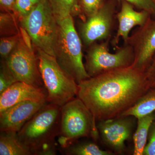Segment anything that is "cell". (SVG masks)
Returning a JSON list of instances; mask_svg holds the SVG:
<instances>
[{
	"label": "cell",
	"mask_w": 155,
	"mask_h": 155,
	"mask_svg": "<svg viewBox=\"0 0 155 155\" xmlns=\"http://www.w3.org/2000/svg\"><path fill=\"white\" fill-rule=\"evenodd\" d=\"M125 1L141 10L149 12L155 18V0H119Z\"/></svg>",
	"instance_id": "obj_25"
},
{
	"label": "cell",
	"mask_w": 155,
	"mask_h": 155,
	"mask_svg": "<svg viewBox=\"0 0 155 155\" xmlns=\"http://www.w3.org/2000/svg\"><path fill=\"white\" fill-rule=\"evenodd\" d=\"M18 17L10 12L2 11L0 14V31L1 36H10L20 33L17 25ZM19 19V18H18Z\"/></svg>",
	"instance_id": "obj_20"
},
{
	"label": "cell",
	"mask_w": 155,
	"mask_h": 155,
	"mask_svg": "<svg viewBox=\"0 0 155 155\" xmlns=\"http://www.w3.org/2000/svg\"><path fill=\"white\" fill-rule=\"evenodd\" d=\"M35 5L31 0H16L15 14L19 20L28 16L33 10Z\"/></svg>",
	"instance_id": "obj_24"
},
{
	"label": "cell",
	"mask_w": 155,
	"mask_h": 155,
	"mask_svg": "<svg viewBox=\"0 0 155 155\" xmlns=\"http://www.w3.org/2000/svg\"><path fill=\"white\" fill-rule=\"evenodd\" d=\"M57 22L55 57L59 65L78 84L90 78L83 64L81 40L74 26L72 15Z\"/></svg>",
	"instance_id": "obj_3"
},
{
	"label": "cell",
	"mask_w": 155,
	"mask_h": 155,
	"mask_svg": "<svg viewBox=\"0 0 155 155\" xmlns=\"http://www.w3.org/2000/svg\"><path fill=\"white\" fill-rule=\"evenodd\" d=\"M148 142L145 147L143 155H155V121L150 127Z\"/></svg>",
	"instance_id": "obj_26"
},
{
	"label": "cell",
	"mask_w": 155,
	"mask_h": 155,
	"mask_svg": "<svg viewBox=\"0 0 155 155\" xmlns=\"http://www.w3.org/2000/svg\"><path fill=\"white\" fill-rule=\"evenodd\" d=\"M131 117L119 116L115 119L98 121L97 124L102 141L114 152H123L125 141L131 137L134 122Z\"/></svg>",
	"instance_id": "obj_11"
},
{
	"label": "cell",
	"mask_w": 155,
	"mask_h": 155,
	"mask_svg": "<svg viewBox=\"0 0 155 155\" xmlns=\"http://www.w3.org/2000/svg\"><path fill=\"white\" fill-rule=\"evenodd\" d=\"M119 25L113 42L114 46L118 44L120 38L127 41L131 29L137 26H142L152 17L149 12L141 10L135 11L133 5L125 1H122L121 8L117 15Z\"/></svg>",
	"instance_id": "obj_14"
},
{
	"label": "cell",
	"mask_w": 155,
	"mask_h": 155,
	"mask_svg": "<svg viewBox=\"0 0 155 155\" xmlns=\"http://www.w3.org/2000/svg\"><path fill=\"white\" fill-rule=\"evenodd\" d=\"M61 107L47 103L17 132L32 155H55L60 132Z\"/></svg>",
	"instance_id": "obj_2"
},
{
	"label": "cell",
	"mask_w": 155,
	"mask_h": 155,
	"mask_svg": "<svg viewBox=\"0 0 155 155\" xmlns=\"http://www.w3.org/2000/svg\"><path fill=\"white\" fill-rule=\"evenodd\" d=\"M96 122L91 112L78 97L72 99L61 107L59 147H64L78 139L98 138Z\"/></svg>",
	"instance_id": "obj_5"
},
{
	"label": "cell",
	"mask_w": 155,
	"mask_h": 155,
	"mask_svg": "<svg viewBox=\"0 0 155 155\" xmlns=\"http://www.w3.org/2000/svg\"><path fill=\"white\" fill-rule=\"evenodd\" d=\"M5 61L17 81L45 87L39 70L37 56L34 51L27 47L21 37L16 47Z\"/></svg>",
	"instance_id": "obj_8"
},
{
	"label": "cell",
	"mask_w": 155,
	"mask_h": 155,
	"mask_svg": "<svg viewBox=\"0 0 155 155\" xmlns=\"http://www.w3.org/2000/svg\"><path fill=\"white\" fill-rule=\"evenodd\" d=\"M21 38L20 34L10 36L2 37L0 40V54L3 60H5L14 49Z\"/></svg>",
	"instance_id": "obj_21"
},
{
	"label": "cell",
	"mask_w": 155,
	"mask_h": 155,
	"mask_svg": "<svg viewBox=\"0 0 155 155\" xmlns=\"http://www.w3.org/2000/svg\"><path fill=\"white\" fill-rule=\"evenodd\" d=\"M57 21L80 12L79 0H48Z\"/></svg>",
	"instance_id": "obj_19"
},
{
	"label": "cell",
	"mask_w": 155,
	"mask_h": 155,
	"mask_svg": "<svg viewBox=\"0 0 155 155\" xmlns=\"http://www.w3.org/2000/svg\"><path fill=\"white\" fill-rule=\"evenodd\" d=\"M19 21L30 35L34 47L55 57L58 23L48 0H41Z\"/></svg>",
	"instance_id": "obj_6"
},
{
	"label": "cell",
	"mask_w": 155,
	"mask_h": 155,
	"mask_svg": "<svg viewBox=\"0 0 155 155\" xmlns=\"http://www.w3.org/2000/svg\"><path fill=\"white\" fill-rule=\"evenodd\" d=\"M81 10L87 17L94 15L101 8L104 3V0H79Z\"/></svg>",
	"instance_id": "obj_23"
},
{
	"label": "cell",
	"mask_w": 155,
	"mask_h": 155,
	"mask_svg": "<svg viewBox=\"0 0 155 155\" xmlns=\"http://www.w3.org/2000/svg\"><path fill=\"white\" fill-rule=\"evenodd\" d=\"M0 155H32L19 140L17 132L12 131H1Z\"/></svg>",
	"instance_id": "obj_15"
},
{
	"label": "cell",
	"mask_w": 155,
	"mask_h": 155,
	"mask_svg": "<svg viewBox=\"0 0 155 155\" xmlns=\"http://www.w3.org/2000/svg\"><path fill=\"white\" fill-rule=\"evenodd\" d=\"M137 125L133 136L134 155H143L147 143L150 127L155 121V113L137 119Z\"/></svg>",
	"instance_id": "obj_16"
},
{
	"label": "cell",
	"mask_w": 155,
	"mask_h": 155,
	"mask_svg": "<svg viewBox=\"0 0 155 155\" xmlns=\"http://www.w3.org/2000/svg\"><path fill=\"white\" fill-rule=\"evenodd\" d=\"M31 1L33 3L34 5H36L41 0H31Z\"/></svg>",
	"instance_id": "obj_30"
},
{
	"label": "cell",
	"mask_w": 155,
	"mask_h": 155,
	"mask_svg": "<svg viewBox=\"0 0 155 155\" xmlns=\"http://www.w3.org/2000/svg\"><path fill=\"white\" fill-rule=\"evenodd\" d=\"M146 77L150 88L155 87V55L146 71Z\"/></svg>",
	"instance_id": "obj_27"
},
{
	"label": "cell",
	"mask_w": 155,
	"mask_h": 155,
	"mask_svg": "<svg viewBox=\"0 0 155 155\" xmlns=\"http://www.w3.org/2000/svg\"><path fill=\"white\" fill-rule=\"evenodd\" d=\"M47 101H25L0 113V130L18 132L39 110Z\"/></svg>",
	"instance_id": "obj_12"
},
{
	"label": "cell",
	"mask_w": 155,
	"mask_h": 155,
	"mask_svg": "<svg viewBox=\"0 0 155 155\" xmlns=\"http://www.w3.org/2000/svg\"><path fill=\"white\" fill-rule=\"evenodd\" d=\"M16 0H0V6L2 11L15 14Z\"/></svg>",
	"instance_id": "obj_28"
},
{
	"label": "cell",
	"mask_w": 155,
	"mask_h": 155,
	"mask_svg": "<svg viewBox=\"0 0 155 155\" xmlns=\"http://www.w3.org/2000/svg\"><path fill=\"white\" fill-rule=\"evenodd\" d=\"M19 31H20L21 38H22L24 43L27 46L28 48L30 49L31 51H34V47L32 40H31V37L28 31L21 25L19 26Z\"/></svg>",
	"instance_id": "obj_29"
},
{
	"label": "cell",
	"mask_w": 155,
	"mask_h": 155,
	"mask_svg": "<svg viewBox=\"0 0 155 155\" xmlns=\"http://www.w3.org/2000/svg\"><path fill=\"white\" fill-rule=\"evenodd\" d=\"M155 112V87L151 88L131 107L120 116H132L137 119Z\"/></svg>",
	"instance_id": "obj_17"
},
{
	"label": "cell",
	"mask_w": 155,
	"mask_h": 155,
	"mask_svg": "<svg viewBox=\"0 0 155 155\" xmlns=\"http://www.w3.org/2000/svg\"><path fill=\"white\" fill-rule=\"evenodd\" d=\"M38 68L48 103L62 107L77 97L78 84L58 64L55 57L36 49Z\"/></svg>",
	"instance_id": "obj_4"
},
{
	"label": "cell",
	"mask_w": 155,
	"mask_h": 155,
	"mask_svg": "<svg viewBox=\"0 0 155 155\" xmlns=\"http://www.w3.org/2000/svg\"><path fill=\"white\" fill-rule=\"evenodd\" d=\"M17 81L6 64L5 61L2 60L0 71V94Z\"/></svg>",
	"instance_id": "obj_22"
},
{
	"label": "cell",
	"mask_w": 155,
	"mask_h": 155,
	"mask_svg": "<svg viewBox=\"0 0 155 155\" xmlns=\"http://www.w3.org/2000/svg\"><path fill=\"white\" fill-rule=\"evenodd\" d=\"M78 87L77 97L96 122L121 116L150 89L145 72L132 66L90 77Z\"/></svg>",
	"instance_id": "obj_1"
},
{
	"label": "cell",
	"mask_w": 155,
	"mask_h": 155,
	"mask_svg": "<svg viewBox=\"0 0 155 155\" xmlns=\"http://www.w3.org/2000/svg\"><path fill=\"white\" fill-rule=\"evenodd\" d=\"M45 87H38L17 81L0 94V113L18 103L25 101H47Z\"/></svg>",
	"instance_id": "obj_13"
},
{
	"label": "cell",
	"mask_w": 155,
	"mask_h": 155,
	"mask_svg": "<svg viewBox=\"0 0 155 155\" xmlns=\"http://www.w3.org/2000/svg\"><path fill=\"white\" fill-rule=\"evenodd\" d=\"M58 150L65 155H112L111 151L101 149L96 143L91 142H78L72 143L64 147H58Z\"/></svg>",
	"instance_id": "obj_18"
},
{
	"label": "cell",
	"mask_w": 155,
	"mask_h": 155,
	"mask_svg": "<svg viewBox=\"0 0 155 155\" xmlns=\"http://www.w3.org/2000/svg\"><path fill=\"white\" fill-rule=\"evenodd\" d=\"M125 43L133 50L134 60L132 67L145 72L155 55V18L151 17Z\"/></svg>",
	"instance_id": "obj_9"
},
{
	"label": "cell",
	"mask_w": 155,
	"mask_h": 155,
	"mask_svg": "<svg viewBox=\"0 0 155 155\" xmlns=\"http://www.w3.org/2000/svg\"><path fill=\"white\" fill-rule=\"evenodd\" d=\"M115 3L113 1L104 2L97 12L87 17L81 25L80 35L83 43L90 46L97 41L107 38L113 26Z\"/></svg>",
	"instance_id": "obj_10"
},
{
	"label": "cell",
	"mask_w": 155,
	"mask_h": 155,
	"mask_svg": "<svg viewBox=\"0 0 155 155\" xmlns=\"http://www.w3.org/2000/svg\"><path fill=\"white\" fill-rule=\"evenodd\" d=\"M134 55L130 46L119 48L114 54L109 52L107 43L96 44L89 49L86 56L85 69L90 77L114 69L130 67L133 64Z\"/></svg>",
	"instance_id": "obj_7"
}]
</instances>
